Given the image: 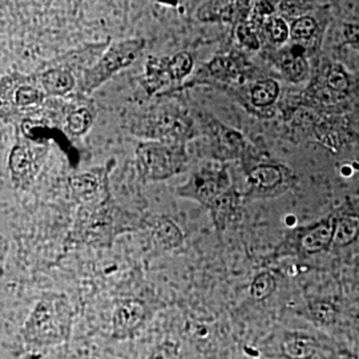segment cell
<instances>
[{"instance_id": "obj_1", "label": "cell", "mask_w": 359, "mask_h": 359, "mask_svg": "<svg viewBox=\"0 0 359 359\" xmlns=\"http://www.w3.org/2000/svg\"><path fill=\"white\" fill-rule=\"evenodd\" d=\"M142 40H128L115 44L105 53L102 62L96 65L92 72L87 75L86 84L87 88L90 90L100 83L105 81L112 74L117 72L120 68H124L130 65L142 47Z\"/></svg>"}, {"instance_id": "obj_2", "label": "cell", "mask_w": 359, "mask_h": 359, "mask_svg": "<svg viewBox=\"0 0 359 359\" xmlns=\"http://www.w3.org/2000/svg\"><path fill=\"white\" fill-rule=\"evenodd\" d=\"M145 320V305L139 299H126L120 302L114 313L112 337L127 338L135 333Z\"/></svg>"}, {"instance_id": "obj_3", "label": "cell", "mask_w": 359, "mask_h": 359, "mask_svg": "<svg viewBox=\"0 0 359 359\" xmlns=\"http://www.w3.org/2000/svg\"><path fill=\"white\" fill-rule=\"evenodd\" d=\"M140 167L151 177H168L175 172L172 156L165 148L142 145L139 151Z\"/></svg>"}, {"instance_id": "obj_4", "label": "cell", "mask_w": 359, "mask_h": 359, "mask_svg": "<svg viewBox=\"0 0 359 359\" xmlns=\"http://www.w3.org/2000/svg\"><path fill=\"white\" fill-rule=\"evenodd\" d=\"M334 229L335 224L332 221H325L320 225H317L314 229L308 231L302 240H301V246L305 252L308 253H317L326 249L330 243H333Z\"/></svg>"}, {"instance_id": "obj_5", "label": "cell", "mask_w": 359, "mask_h": 359, "mask_svg": "<svg viewBox=\"0 0 359 359\" xmlns=\"http://www.w3.org/2000/svg\"><path fill=\"white\" fill-rule=\"evenodd\" d=\"M283 355L289 359H311L317 353V342L308 335H289L283 339Z\"/></svg>"}, {"instance_id": "obj_6", "label": "cell", "mask_w": 359, "mask_h": 359, "mask_svg": "<svg viewBox=\"0 0 359 359\" xmlns=\"http://www.w3.org/2000/svg\"><path fill=\"white\" fill-rule=\"evenodd\" d=\"M41 81L46 90L56 96L68 93L75 86L74 76L65 69H51L43 75Z\"/></svg>"}, {"instance_id": "obj_7", "label": "cell", "mask_w": 359, "mask_h": 359, "mask_svg": "<svg viewBox=\"0 0 359 359\" xmlns=\"http://www.w3.org/2000/svg\"><path fill=\"white\" fill-rule=\"evenodd\" d=\"M170 80H172V76H170V72L168 68V60L151 57V60L148 63L147 76L144 80V86L148 92L154 93Z\"/></svg>"}, {"instance_id": "obj_8", "label": "cell", "mask_w": 359, "mask_h": 359, "mask_svg": "<svg viewBox=\"0 0 359 359\" xmlns=\"http://www.w3.org/2000/svg\"><path fill=\"white\" fill-rule=\"evenodd\" d=\"M359 236L358 216H345L335 222L333 243L337 246L353 244Z\"/></svg>"}, {"instance_id": "obj_9", "label": "cell", "mask_w": 359, "mask_h": 359, "mask_svg": "<svg viewBox=\"0 0 359 359\" xmlns=\"http://www.w3.org/2000/svg\"><path fill=\"white\" fill-rule=\"evenodd\" d=\"M154 234H156L157 243L161 245L163 248H165V249H173V248H177V246L182 244V234H181V231L169 219L161 221L157 225Z\"/></svg>"}, {"instance_id": "obj_10", "label": "cell", "mask_w": 359, "mask_h": 359, "mask_svg": "<svg viewBox=\"0 0 359 359\" xmlns=\"http://www.w3.org/2000/svg\"><path fill=\"white\" fill-rule=\"evenodd\" d=\"M10 168L15 180L25 181L29 177L31 173V158L29 154L23 147H15L10 156Z\"/></svg>"}, {"instance_id": "obj_11", "label": "cell", "mask_w": 359, "mask_h": 359, "mask_svg": "<svg viewBox=\"0 0 359 359\" xmlns=\"http://www.w3.org/2000/svg\"><path fill=\"white\" fill-rule=\"evenodd\" d=\"M280 93V87L273 80H264L258 83L252 90V102L258 107H266L274 103Z\"/></svg>"}, {"instance_id": "obj_12", "label": "cell", "mask_w": 359, "mask_h": 359, "mask_svg": "<svg viewBox=\"0 0 359 359\" xmlns=\"http://www.w3.org/2000/svg\"><path fill=\"white\" fill-rule=\"evenodd\" d=\"M283 180L281 170L277 167H257L250 173V181L261 188H273Z\"/></svg>"}, {"instance_id": "obj_13", "label": "cell", "mask_w": 359, "mask_h": 359, "mask_svg": "<svg viewBox=\"0 0 359 359\" xmlns=\"http://www.w3.org/2000/svg\"><path fill=\"white\" fill-rule=\"evenodd\" d=\"M309 309L313 318L322 325H333L337 321V309L329 301H311Z\"/></svg>"}, {"instance_id": "obj_14", "label": "cell", "mask_w": 359, "mask_h": 359, "mask_svg": "<svg viewBox=\"0 0 359 359\" xmlns=\"http://www.w3.org/2000/svg\"><path fill=\"white\" fill-rule=\"evenodd\" d=\"M276 290V280L270 273H261L253 280L250 286V294L256 301L268 298Z\"/></svg>"}, {"instance_id": "obj_15", "label": "cell", "mask_w": 359, "mask_h": 359, "mask_svg": "<svg viewBox=\"0 0 359 359\" xmlns=\"http://www.w3.org/2000/svg\"><path fill=\"white\" fill-rule=\"evenodd\" d=\"M192 67V56L188 52H181L170 60H168V68H169L172 80H180L187 76L191 72Z\"/></svg>"}, {"instance_id": "obj_16", "label": "cell", "mask_w": 359, "mask_h": 359, "mask_svg": "<svg viewBox=\"0 0 359 359\" xmlns=\"http://www.w3.org/2000/svg\"><path fill=\"white\" fill-rule=\"evenodd\" d=\"M210 74L213 76L221 77V79H228V77H234L238 74V68L236 63L229 59V57H217L209 65Z\"/></svg>"}, {"instance_id": "obj_17", "label": "cell", "mask_w": 359, "mask_h": 359, "mask_svg": "<svg viewBox=\"0 0 359 359\" xmlns=\"http://www.w3.org/2000/svg\"><path fill=\"white\" fill-rule=\"evenodd\" d=\"M90 115L87 109H77L72 112L68 117V128L75 133V135H81L87 129L90 128Z\"/></svg>"}, {"instance_id": "obj_18", "label": "cell", "mask_w": 359, "mask_h": 359, "mask_svg": "<svg viewBox=\"0 0 359 359\" xmlns=\"http://www.w3.org/2000/svg\"><path fill=\"white\" fill-rule=\"evenodd\" d=\"M316 20L313 18L309 16H304L298 20H295L290 29V34L294 39H309L313 36L314 31H316Z\"/></svg>"}, {"instance_id": "obj_19", "label": "cell", "mask_w": 359, "mask_h": 359, "mask_svg": "<svg viewBox=\"0 0 359 359\" xmlns=\"http://www.w3.org/2000/svg\"><path fill=\"white\" fill-rule=\"evenodd\" d=\"M283 72L286 76L292 79L293 81H298L306 74V62L301 57H290L285 60L283 65Z\"/></svg>"}, {"instance_id": "obj_20", "label": "cell", "mask_w": 359, "mask_h": 359, "mask_svg": "<svg viewBox=\"0 0 359 359\" xmlns=\"http://www.w3.org/2000/svg\"><path fill=\"white\" fill-rule=\"evenodd\" d=\"M71 185H72L74 192L79 194L80 197L90 196V194L95 193V191L97 189L96 180L92 179V177L87 176V175L71 180Z\"/></svg>"}, {"instance_id": "obj_21", "label": "cell", "mask_w": 359, "mask_h": 359, "mask_svg": "<svg viewBox=\"0 0 359 359\" xmlns=\"http://www.w3.org/2000/svg\"><path fill=\"white\" fill-rule=\"evenodd\" d=\"M327 86L330 90H335L338 93H344L348 88V79L346 74L339 68H333L327 74Z\"/></svg>"}, {"instance_id": "obj_22", "label": "cell", "mask_w": 359, "mask_h": 359, "mask_svg": "<svg viewBox=\"0 0 359 359\" xmlns=\"http://www.w3.org/2000/svg\"><path fill=\"white\" fill-rule=\"evenodd\" d=\"M179 358V345L170 341H165L154 348L148 359H177Z\"/></svg>"}, {"instance_id": "obj_23", "label": "cell", "mask_w": 359, "mask_h": 359, "mask_svg": "<svg viewBox=\"0 0 359 359\" xmlns=\"http://www.w3.org/2000/svg\"><path fill=\"white\" fill-rule=\"evenodd\" d=\"M268 31H269L271 39L274 41H277V43L285 41L287 36H289V34H290L289 27L285 23V20L280 19V18H276V19H273L270 22L269 25H268Z\"/></svg>"}, {"instance_id": "obj_24", "label": "cell", "mask_w": 359, "mask_h": 359, "mask_svg": "<svg viewBox=\"0 0 359 359\" xmlns=\"http://www.w3.org/2000/svg\"><path fill=\"white\" fill-rule=\"evenodd\" d=\"M15 99L19 105L26 107L29 104L38 103L39 100L41 99V93L32 87H20L19 90H16Z\"/></svg>"}, {"instance_id": "obj_25", "label": "cell", "mask_w": 359, "mask_h": 359, "mask_svg": "<svg viewBox=\"0 0 359 359\" xmlns=\"http://www.w3.org/2000/svg\"><path fill=\"white\" fill-rule=\"evenodd\" d=\"M237 36L238 40L244 44L245 47L250 48V50H258L259 48V41L257 39L255 31L250 27L246 25H241L237 28Z\"/></svg>"}, {"instance_id": "obj_26", "label": "cell", "mask_w": 359, "mask_h": 359, "mask_svg": "<svg viewBox=\"0 0 359 359\" xmlns=\"http://www.w3.org/2000/svg\"><path fill=\"white\" fill-rule=\"evenodd\" d=\"M345 36L347 41L359 47V26H353V25L345 26Z\"/></svg>"}, {"instance_id": "obj_27", "label": "cell", "mask_w": 359, "mask_h": 359, "mask_svg": "<svg viewBox=\"0 0 359 359\" xmlns=\"http://www.w3.org/2000/svg\"><path fill=\"white\" fill-rule=\"evenodd\" d=\"M339 95H342V93H338V92L330 90V88H325L321 92V100L325 104L338 103V96Z\"/></svg>"}, {"instance_id": "obj_28", "label": "cell", "mask_w": 359, "mask_h": 359, "mask_svg": "<svg viewBox=\"0 0 359 359\" xmlns=\"http://www.w3.org/2000/svg\"><path fill=\"white\" fill-rule=\"evenodd\" d=\"M256 11L261 15H269L273 13V6L270 3H258L256 6Z\"/></svg>"}, {"instance_id": "obj_29", "label": "cell", "mask_w": 359, "mask_h": 359, "mask_svg": "<svg viewBox=\"0 0 359 359\" xmlns=\"http://www.w3.org/2000/svg\"><path fill=\"white\" fill-rule=\"evenodd\" d=\"M351 173H353V170H351V168H350V167L342 168V175H344V176H351Z\"/></svg>"}, {"instance_id": "obj_30", "label": "cell", "mask_w": 359, "mask_h": 359, "mask_svg": "<svg viewBox=\"0 0 359 359\" xmlns=\"http://www.w3.org/2000/svg\"><path fill=\"white\" fill-rule=\"evenodd\" d=\"M357 322H358V325H359V316H358V317H357Z\"/></svg>"}]
</instances>
